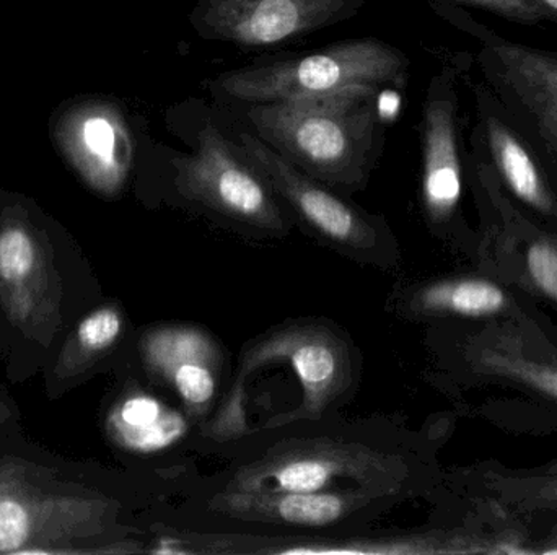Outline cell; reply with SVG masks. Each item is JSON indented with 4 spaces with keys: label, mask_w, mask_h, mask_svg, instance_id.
I'll list each match as a JSON object with an SVG mask.
<instances>
[{
    "label": "cell",
    "mask_w": 557,
    "mask_h": 555,
    "mask_svg": "<svg viewBox=\"0 0 557 555\" xmlns=\"http://www.w3.org/2000/svg\"><path fill=\"white\" fill-rule=\"evenodd\" d=\"M379 87L250 104L247 117L274 152L314 178L356 182L376 133Z\"/></svg>",
    "instance_id": "obj_1"
},
{
    "label": "cell",
    "mask_w": 557,
    "mask_h": 555,
    "mask_svg": "<svg viewBox=\"0 0 557 555\" xmlns=\"http://www.w3.org/2000/svg\"><path fill=\"white\" fill-rule=\"evenodd\" d=\"M447 15L478 45L481 78L535 150L557 191V52L523 45L445 2Z\"/></svg>",
    "instance_id": "obj_2"
},
{
    "label": "cell",
    "mask_w": 557,
    "mask_h": 555,
    "mask_svg": "<svg viewBox=\"0 0 557 555\" xmlns=\"http://www.w3.org/2000/svg\"><path fill=\"white\" fill-rule=\"evenodd\" d=\"M408 59L379 39L337 42L301 58L219 75L222 93L247 104L334 93L356 85L382 87L408 80Z\"/></svg>",
    "instance_id": "obj_3"
},
{
    "label": "cell",
    "mask_w": 557,
    "mask_h": 555,
    "mask_svg": "<svg viewBox=\"0 0 557 555\" xmlns=\"http://www.w3.org/2000/svg\"><path fill=\"white\" fill-rule=\"evenodd\" d=\"M398 462L360 443L292 440L235 472L228 489L242 491H341L343 482L366 491H388Z\"/></svg>",
    "instance_id": "obj_4"
},
{
    "label": "cell",
    "mask_w": 557,
    "mask_h": 555,
    "mask_svg": "<svg viewBox=\"0 0 557 555\" xmlns=\"http://www.w3.org/2000/svg\"><path fill=\"white\" fill-rule=\"evenodd\" d=\"M173 163L178 168V188L193 201L251 227L284 230L270 182L244 149L228 142L214 126L199 133L191 155Z\"/></svg>",
    "instance_id": "obj_5"
},
{
    "label": "cell",
    "mask_w": 557,
    "mask_h": 555,
    "mask_svg": "<svg viewBox=\"0 0 557 555\" xmlns=\"http://www.w3.org/2000/svg\"><path fill=\"white\" fill-rule=\"evenodd\" d=\"M366 0H199L191 25L199 36L247 48L294 41L357 12Z\"/></svg>",
    "instance_id": "obj_6"
},
{
    "label": "cell",
    "mask_w": 557,
    "mask_h": 555,
    "mask_svg": "<svg viewBox=\"0 0 557 555\" xmlns=\"http://www.w3.org/2000/svg\"><path fill=\"white\" fill-rule=\"evenodd\" d=\"M113 504L82 494H46L32 488L0 495V554H55L62 544L107 530Z\"/></svg>",
    "instance_id": "obj_7"
},
{
    "label": "cell",
    "mask_w": 557,
    "mask_h": 555,
    "mask_svg": "<svg viewBox=\"0 0 557 555\" xmlns=\"http://www.w3.org/2000/svg\"><path fill=\"white\" fill-rule=\"evenodd\" d=\"M61 279L35 228L9 220L0 228V306L23 335L52 339L61 319Z\"/></svg>",
    "instance_id": "obj_8"
},
{
    "label": "cell",
    "mask_w": 557,
    "mask_h": 555,
    "mask_svg": "<svg viewBox=\"0 0 557 555\" xmlns=\"http://www.w3.org/2000/svg\"><path fill=\"white\" fill-rule=\"evenodd\" d=\"M278 361L292 365L304 394L294 414L271 424L318 419L349 384V351L334 332L320 326H294L260 339L245 352L240 374Z\"/></svg>",
    "instance_id": "obj_9"
},
{
    "label": "cell",
    "mask_w": 557,
    "mask_h": 555,
    "mask_svg": "<svg viewBox=\"0 0 557 555\" xmlns=\"http://www.w3.org/2000/svg\"><path fill=\"white\" fill-rule=\"evenodd\" d=\"M457 68L432 78L422 110V202L434 222L454 217L463 191Z\"/></svg>",
    "instance_id": "obj_10"
},
{
    "label": "cell",
    "mask_w": 557,
    "mask_h": 555,
    "mask_svg": "<svg viewBox=\"0 0 557 555\" xmlns=\"http://www.w3.org/2000/svg\"><path fill=\"white\" fill-rule=\"evenodd\" d=\"M242 149L268 179L271 188L294 207V211L333 243L350 250H370L379 235L375 227L346 202L331 194L300 168L274 152L260 137L244 134Z\"/></svg>",
    "instance_id": "obj_11"
},
{
    "label": "cell",
    "mask_w": 557,
    "mask_h": 555,
    "mask_svg": "<svg viewBox=\"0 0 557 555\" xmlns=\"http://www.w3.org/2000/svg\"><path fill=\"white\" fill-rule=\"evenodd\" d=\"M144 364L169 384L191 416H205L218 393L221 349L209 332L195 326L150 329L140 341Z\"/></svg>",
    "instance_id": "obj_12"
},
{
    "label": "cell",
    "mask_w": 557,
    "mask_h": 555,
    "mask_svg": "<svg viewBox=\"0 0 557 555\" xmlns=\"http://www.w3.org/2000/svg\"><path fill=\"white\" fill-rule=\"evenodd\" d=\"M476 100L478 129L499 181L527 207L555 217L557 191L525 137L507 116L483 80L471 84Z\"/></svg>",
    "instance_id": "obj_13"
},
{
    "label": "cell",
    "mask_w": 557,
    "mask_h": 555,
    "mask_svg": "<svg viewBox=\"0 0 557 555\" xmlns=\"http://www.w3.org/2000/svg\"><path fill=\"white\" fill-rule=\"evenodd\" d=\"M382 492L366 489L287 492L228 489L212 499V510L237 520L282 527L323 528L375 502Z\"/></svg>",
    "instance_id": "obj_14"
},
{
    "label": "cell",
    "mask_w": 557,
    "mask_h": 555,
    "mask_svg": "<svg viewBox=\"0 0 557 555\" xmlns=\"http://www.w3.org/2000/svg\"><path fill=\"white\" fill-rule=\"evenodd\" d=\"M64 142L75 168L95 191L111 195L123 188L133 162V143L114 108L95 104L72 114Z\"/></svg>",
    "instance_id": "obj_15"
},
{
    "label": "cell",
    "mask_w": 557,
    "mask_h": 555,
    "mask_svg": "<svg viewBox=\"0 0 557 555\" xmlns=\"http://www.w3.org/2000/svg\"><path fill=\"white\" fill-rule=\"evenodd\" d=\"M107 432L120 449L136 455H152L182 442L189 432V424L182 413L159 398L133 393L111 407Z\"/></svg>",
    "instance_id": "obj_16"
},
{
    "label": "cell",
    "mask_w": 557,
    "mask_h": 555,
    "mask_svg": "<svg viewBox=\"0 0 557 555\" xmlns=\"http://www.w3.org/2000/svg\"><path fill=\"white\" fill-rule=\"evenodd\" d=\"M123 331L124 316L117 306H100L85 316L59 354L55 377H77L94 367L116 345Z\"/></svg>",
    "instance_id": "obj_17"
},
{
    "label": "cell",
    "mask_w": 557,
    "mask_h": 555,
    "mask_svg": "<svg viewBox=\"0 0 557 555\" xmlns=\"http://www.w3.org/2000/svg\"><path fill=\"white\" fill-rule=\"evenodd\" d=\"M412 303L422 312L481 316L499 312L504 305V293L486 280H457L425 287Z\"/></svg>",
    "instance_id": "obj_18"
},
{
    "label": "cell",
    "mask_w": 557,
    "mask_h": 555,
    "mask_svg": "<svg viewBox=\"0 0 557 555\" xmlns=\"http://www.w3.org/2000/svg\"><path fill=\"white\" fill-rule=\"evenodd\" d=\"M445 2L484 10L517 25L535 26L548 22L535 0H445Z\"/></svg>",
    "instance_id": "obj_19"
},
{
    "label": "cell",
    "mask_w": 557,
    "mask_h": 555,
    "mask_svg": "<svg viewBox=\"0 0 557 555\" xmlns=\"http://www.w3.org/2000/svg\"><path fill=\"white\" fill-rule=\"evenodd\" d=\"M529 269L536 286L557 300V250L552 243L540 241L529 251Z\"/></svg>",
    "instance_id": "obj_20"
},
{
    "label": "cell",
    "mask_w": 557,
    "mask_h": 555,
    "mask_svg": "<svg viewBox=\"0 0 557 555\" xmlns=\"http://www.w3.org/2000/svg\"><path fill=\"white\" fill-rule=\"evenodd\" d=\"M39 472L41 468H36L28 463H0V495L32 488L36 479H45L39 476Z\"/></svg>",
    "instance_id": "obj_21"
},
{
    "label": "cell",
    "mask_w": 557,
    "mask_h": 555,
    "mask_svg": "<svg viewBox=\"0 0 557 555\" xmlns=\"http://www.w3.org/2000/svg\"><path fill=\"white\" fill-rule=\"evenodd\" d=\"M507 370L516 377L522 378L525 383L533 384L539 390L557 398V371L552 368L539 367V365L516 364L509 365Z\"/></svg>",
    "instance_id": "obj_22"
},
{
    "label": "cell",
    "mask_w": 557,
    "mask_h": 555,
    "mask_svg": "<svg viewBox=\"0 0 557 555\" xmlns=\"http://www.w3.org/2000/svg\"><path fill=\"white\" fill-rule=\"evenodd\" d=\"M548 22L557 23V0H535Z\"/></svg>",
    "instance_id": "obj_23"
},
{
    "label": "cell",
    "mask_w": 557,
    "mask_h": 555,
    "mask_svg": "<svg viewBox=\"0 0 557 555\" xmlns=\"http://www.w3.org/2000/svg\"><path fill=\"white\" fill-rule=\"evenodd\" d=\"M9 417H10V411L7 409V407L3 406L2 403H0V424H2L3 420L9 419Z\"/></svg>",
    "instance_id": "obj_24"
}]
</instances>
